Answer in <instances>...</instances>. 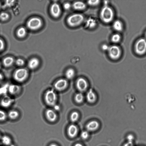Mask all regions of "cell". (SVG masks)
Returning a JSON list of instances; mask_svg holds the SVG:
<instances>
[{
  "label": "cell",
  "mask_w": 146,
  "mask_h": 146,
  "mask_svg": "<svg viewBox=\"0 0 146 146\" xmlns=\"http://www.w3.org/2000/svg\"><path fill=\"white\" fill-rule=\"evenodd\" d=\"M39 64L38 59L36 58H33L31 59L28 63V66L30 69L34 70L36 68Z\"/></svg>",
  "instance_id": "cell-17"
},
{
  "label": "cell",
  "mask_w": 146,
  "mask_h": 146,
  "mask_svg": "<svg viewBox=\"0 0 146 146\" xmlns=\"http://www.w3.org/2000/svg\"><path fill=\"white\" fill-rule=\"evenodd\" d=\"M15 62L16 65L19 66H23L24 64L25 63L24 60L21 58L17 59L16 60Z\"/></svg>",
  "instance_id": "cell-32"
},
{
  "label": "cell",
  "mask_w": 146,
  "mask_h": 146,
  "mask_svg": "<svg viewBox=\"0 0 146 146\" xmlns=\"http://www.w3.org/2000/svg\"><path fill=\"white\" fill-rule=\"evenodd\" d=\"M50 12L53 17L56 18L58 17L61 13V9L59 5L56 3L52 4L50 7Z\"/></svg>",
  "instance_id": "cell-10"
},
{
  "label": "cell",
  "mask_w": 146,
  "mask_h": 146,
  "mask_svg": "<svg viewBox=\"0 0 146 146\" xmlns=\"http://www.w3.org/2000/svg\"><path fill=\"white\" fill-rule=\"evenodd\" d=\"M86 98L89 103H92L95 101L96 97L92 90L90 89L86 95Z\"/></svg>",
  "instance_id": "cell-16"
},
{
  "label": "cell",
  "mask_w": 146,
  "mask_h": 146,
  "mask_svg": "<svg viewBox=\"0 0 146 146\" xmlns=\"http://www.w3.org/2000/svg\"><path fill=\"white\" fill-rule=\"evenodd\" d=\"M5 46L4 43L3 41L0 38V51L2 50Z\"/></svg>",
  "instance_id": "cell-36"
},
{
  "label": "cell",
  "mask_w": 146,
  "mask_h": 146,
  "mask_svg": "<svg viewBox=\"0 0 146 146\" xmlns=\"http://www.w3.org/2000/svg\"><path fill=\"white\" fill-rule=\"evenodd\" d=\"M3 75L0 73V83L3 80Z\"/></svg>",
  "instance_id": "cell-39"
},
{
  "label": "cell",
  "mask_w": 146,
  "mask_h": 146,
  "mask_svg": "<svg viewBox=\"0 0 146 146\" xmlns=\"http://www.w3.org/2000/svg\"><path fill=\"white\" fill-rule=\"evenodd\" d=\"M74 146H83L80 143H77Z\"/></svg>",
  "instance_id": "cell-40"
},
{
  "label": "cell",
  "mask_w": 146,
  "mask_h": 146,
  "mask_svg": "<svg viewBox=\"0 0 146 146\" xmlns=\"http://www.w3.org/2000/svg\"><path fill=\"white\" fill-rule=\"evenodd\" d=\"M145 37L146 38V33H145Z\"/></svg>",
  "instance_id": "cell-46"
},
{
  "label": "cell",
  "mask_w": 146,
  "mask_h": 146,
  "mask_svg": "<svg viewBox=\"0 0 146 146\" xmlns=\"http://www.w3.org/2000/svg\"><path fill=\"white\" fill-rule=\"evenodd\" d=\"M100 3L99 0H89L87 1L88 4L92 6H96L98 5Z\"/></svg>",
  "instance_id": "cell-31"
},
{
  "label": "cell",
  "mask_w": 146,
  "mask_h": 146,
  "mask_svg": "<svg viewBox=\"0 0 146 146\" xmlns=\"http://www.w3.org/2000/svg\"><path fill=\"white\" fill-rule=\"evenodd\" d=\"M78 132V128L74 124L69 126L67 130L68 135L71 138H73L76 136Z\"/></svg>",
  "instance_id": "cell-14"
},
{
  "label": "cell",
  "mask_w": 146,
  "mask_h": 146,
  "mask_svg": "<svg viewBox=\"0 0 146 146\" xmlns=\"http://www.w3.org/2000/svg\"><path fill=\"white\" fill-rule=\"evenodd\" d=\"M57 96L55 92L52 89L47 90L44 95V100L46 104L48 106H52L56 104Z\"/></svg>",
  "instance_id": "cell-4"
},
{
  "label": "cell",
  "mask_w": 146,
  "mask_h": 146,
  "mask_svg": "<svg viewBox=\"0 0 146 146\" xmlns=\"http://www.w3.org/2000/svg\"><path fill=\"white\" fill-rule=\"evenodd\" d=\"M42 24V21L40 19L37 17H33L28 21L27 26L29 29L35 30L40 28L41 27Z\"/></svg>",
  "instance_id": "cell-6"
},
{
  "label": "cell",
  "mask_w": 146,
  "mask_h": 146,
  "mask_svg": "<svg viewBox=\"0 0 146 146\" xmlns=\"http://www.w3.org/2000/svg\"><path fill=\"white\" fill-rule=\"evenodd\" d=\"M13 100L8 96H5L1 99L0 104L2 107L7 108L10 107L13 103Z\"/></svg>",
  "instance_id": "cell-12"
},
{
  "label": "cell",
  "mask_w": 146,
  "mask_h": 146,
  "mask_svg": "<svg viewBox=\"0 0 146 146\" xmlns=\"http://www.w3.org/2000/svg\"><path fill=\"white\" fill-rule=\"evenodd\" d=\"M89 136L88 132L87 131H83L81 134V137L83 139H86L88 138Z\"/></svg>",
  "instance_id": "cell-33"
},
{
  "label": "cell",
  "mask_w": 146,
  "mask_h": 146,
  "mask_svg": "<svg viewBox=\"0 0 146 146\" xmlns=\"http://www.w3.org/2000/svg\"><path fill=\"white\" fill-rule=\"evenodd\" d=\"M123 146H134L133 142L127 141L123 145Z\"/></svg>",
  "instance_id": "cell-37"
},
{
  "label": "cell",
  "mask_w": 146,
  "mask_h": 146,
  "mask_svg": "<svg viewBox=\"0 0 146 146\" xmlns=\"http://www.w3.org/2000/svg\"><path fill=\"white\" fill-rule=\"evenodd\" d=\"M100 17L103 22L106 23H109L113 18V11L111 8L108 5H104L100 11Z\"/></svg>",
  "instance_id": "cell-1"
},
{
  "label": "cell",
  "mask_w": 146,
  "mask_h": 146,
  "mask_svg": "<svg viewBox=\"0 0 146 146\" xmlns=\"http://www.w3.org/2000/svg\"><path fill=\"white\" fill-rule=\"evenodd\" d=\"M1 139L2 143L5 145H8L11 144V139L7 135L3 136Z\"/></svg>",
  "instance_id": "cell-26"
},
{
  "label": "cell",
  "mask_w": 146,
  "mask_h": 146,
  "mask_svg": "<svg viewBox=\"0 0 146 146\" xmlns=\"http://www.w3.org/2000/svg\"><path fill=\"white\" fill-rule=\"evenodd\" d=\"M72 6L74 9L77 10H84L86 8V4L84 2L80 1L74 2Z\"/></svg>",
  "instance_id": "cell-18"
},
{
  "label": "cell",
  "mask_w": 146,
  "mask_h": 146,
  "mask_svg": "<svg viewBox=\"0 0 146 146\" xmlns=\"http://www.w3.org/2000/svg\"><path fill=\"white\" fill-rule=\"evenodd\" d=\"M49 146H58L57 145L54 143H52L50 144Z\"/></svg>",
  "instance_id": "cell-41"
},
{
  "label": "cell",
  "mask_w": 146,
  "mask_h": 146,
  "mask_svg": "<svg viewBox=\"0 0 146 146\" xmlns=\"http://www.w3.org/2000/svg\"><path fill=\"white\" fill-rule=\"evenodd\" d=\"M21 90L19 86L15 84L10 85L8 87V91L9 93L12 95H16L18 94Z\"/></svg>",
  "instance_id": "cell-15"
},
{
  "label": "cell",
  "mask_w": 146,
  "mask_h": 146,
  "mask_svg": "<svg viewBox=\"0 0 146 146\" xmlns=\"http://www.w3.org/2000/svg\"><path fill=\"white\" fill-rule=\"evenodd\" d=\"M7 116L5 112L3 110H0V121H5L6 119Z\"/></svg>",
  "instance_id": "cell-30"
},
{
  "label": "cell",
  "mask_w": 146,
  "mask_h": 146,
  "mask_svg": "<svg viewBox=\"0 0 146 146\" xmlns=\"http://www.w3.org/2000/svg\"><path fill=\"white\" fill-rule=\"evenodd\" d=\"M110 58L113 60H117L120 56L121 50L119 46L115 45L110 46L108 50Z\"/></svg>",
  "instance_id": "cell-7"
},
{
  "label": "cell",
  "mask_w": 146,
  "mask_h": 146,
  "mask_svg": "<svg viewBox=\"0 0 146 146\" xmlns=\"http://www.w3.org/2000/svg\"><path fill=\"white\" fill-rule=\"evenodd\" d=\"M79 117L78 113L76 111H74L71 113L70 115V119L72 122H74L77 121Z\"/></svg>",
  "instance_id": "cell-27"
},
{
  "label": "cell",
  "mask_w": 146,
  "mask_h": 146,
  "mask_svg": "<svg viewBox=\"0 0 146 146\" xmlns=\"http://www.w3.org/2000/svg\"><path fill=\"white\" fill-rule=\"evenodd\" d=\"M84 16L80 13L72 14L67 18L66 22L68 25L71 27H77L80 25L84 21Z\"/></svg>",
  "instance_id": "cell-2"
},
{
  "label": "cell",
  "mask_w": 146,
  "mask_h": 146,
  "mask_svg": "<svg viewBox=\"0 0 146 146\" xmlns=\"http://www.w3.org/2000/svg\"><path fill=\"white\" fill-rule=\"evenodd\" d=\"M29 76L28 70L24 68L16 69L14 72L13 77L14 80L19 82H22L25 81Z\"/></svg>",
  "instance_id": "cell-3"
},
{
  "label": "cell",
  "mask_w": 146,
  "mask_h": 146,
  "mask_svg": "<svg viewBox=\"0 0 146 146\" xmlns=\"http://www.w3.org/2000/svg\"><path fill=\"white\" fill-rule=\"evenodd\" d=\"M84 99V96L81 92L77 93L75 96V100L77 103H81L83 101Z\"/></svg>",
  "instance_id": "cell-25"
},
{
  "label": "cell",
  "mask_w": 146,
  "mask_h": 146,
  "mask_svg": "<svg viewBox=\"0 0 146 146\" xmlns=\"http://www.w3.org/2000/svg\"><path fill=\"white\" fill-rule=\"evenodd\" d=\"M113 28L117 31H121L123 29V25L121 22L119 20L115 21L113 24Z\"/></svg>",
  "instance_id": "cell-21"
},
{
  "label": "cell",
  "mask_w": 146,
  "mask_h": 146,
  "mask_svg": "<svg viewBox=\"0 0 146 146\" xmlns=\"http://www.w3.org/2000/svg\"><path fill=\"white\" fill-rule=\"evenodd\" d=\"M14 62L13 58L10 56L5 58L3 60V65L5 67H8L12 65Z\"/></svg>",
  "instance_id": "cell-20"
},
{
  "label": "cell",
  "mask_w": 146,
  "mask_h": 146,
  "mask_svg": "<svg viewBox=\"0 0 146 146\" xmlns=\"http://www.w3.org/2000/svg\"><path fill=\"white\" fill-rule=\"evenodd\" d=\"M1 63H0V69L1 68Z\"/></svg>",
  "instance_id": "cell-43"
},
{
  "label": "cell",
  "mask_w": 146,
  "mask_h": 146,
  "mask_svg": "<svg viewBox=\"0 0 146 146\" xmlns=\"http://www.w3.org/2000/svg\"><path fill=\"white\" fill-rule=\"evenodd\" d=\"M11 146H15V145H11Z\"/></svg>",
  "instance_id": "cell-44"
},
{
  "label": "cell",
  "mask_w": 146,
  "mask_h": 146,
  "mask_svg": "<svg viewBox=\"0 0 146 146\" xmlns=\"http://www.w3.org/2000/svg\"><path fill=\"white\" fill-rule=\"evenodd\" d=\"M71 7V5L69 2H66L63 5L64 8L66 10L70 9Z\"/></svg>",
  "instance_id": "cell-34"
},
{
  "label": "cell",
  "mask_w": 146,
  "mask_h": 146,
  "mask_svg": "<svg viewBox=\"0 0 146 146\" xmlns=\"http://www.w3.org/2000/svg\"><path fill=\"white\" fill-rule=\"evenodd\" d=\"M45 115L47 120L50 122L55 121L57 118V115L55 111L50 109L46 110Z\"/></svg>",
  "instance_id": "cell-11"
},
{
  "label": "cell",
  "mask_w": 146,
  "mask_h": 146,
  "mask_svg": "<svg viewBox=\"0 0 146 146\" xmlns=\"http://www.w3.org/2000/svg\"><path fill=\"white\" fill-rule=\"evenodd\" d=\"M9 17L8 14L4 12H2L0 13V19L3 21L7 20Z\"/></svg>",
  "instance_id": "cell-29"
},
{
  "label": "cell",
  "mask_w": 146,
  "mask_h": 146,
  "mask_svg": "<svg viewBox=\"0 0 146 146\" xmlns=\"http://www.w3.org/2000/svg\"><path fill=\"white\" fill-rule=\"evenodd\" d=\"M75 71L72 68L68 69L65 73V76L66 78L69 79L72 78L75 75Z\"/></svg>",
  "instance_id": "cell-23"
},
{
  "label": "cell",
  "mask_w": 146,
  "mask_h": 146,
  "mask_svg": "<svg viewBox=\"0 0 146 146\" xmlns=\"http://www.w3.org/2000/svg\"><path fill=\"white\" fill-rule=\"evenodd\" d=\"M19 115V113L15 110L10 111L8 114L9 118L12 120H14L17 119Z\"/></svg>",
  "instance_id": "cell-22"
},
{
  "label": "cell",
  "mask_w": 146,
  "mask_h": 146,
  "mask_svg": "<svg viewBox=\"0 0 146 146\" xmlns=\"http://www.w3.org/2000/svg\"><path fill=\"white\" fill-rule=\"evenodd\" d=\"M135 51L136 53L141 55L146 52V40L141 38L138 40L135 45Z\"/></svg>",
  "instance_id": "cell-5"
},
{
  "label": "cell",
  "mask_w": 146,
  "mask_h": 146,
  "mask_svg": "<svg viewBox=\"0 0 146 146\" xmlns=\"http://www.w3.org/2000/svg\"><path fill=\"white\" fill-rule=\"evenodd\" d=\"M97 25L96 21L94 18H90L87 19L86 21V26L89 29H92L95 28Z\"/></svg>",
  "instance_id": "cell-19"
},
{
  "label": "cell",
  "mask_w": 146,
  "mask_h": 146,
  "mask_svg": "<svg viewBox=\"0 0 146 146\" xmlns=\"http://www.w3.org/2000/svg\"><path fill=\"white\" fill-rule=\"evenodd\" d=\"M76 85L77 89L80 92L86 90L88 86L87 82L85 79L82 78L77 79Z\"/></svg>",
  "instance_id": "cell-9"
},
{
  "label": "cell",
  "mask_w": 146,
  "mask_h": 146,
  "mask_svg": "<svg viewBox=\"0 0 146 146\" xmlns=\"http://www.w3.org/2000/svg\"><path fill=\"white\" fill-rule=\"evenodd\" d=\"M1 3H0V9H1Z\"/></svg>",
  "instance_id": "cell-42"
},
{
  "label": "cell",
  "mask_w": 146,
  "mask_h": 146,
  "mask_svg": "<svg viewBox=\"0 0 146 146\" xmlns=\"http://www.w3.org/2000/svg\"><path fill=\"white\" fill-rule=\"evenodd\" d=\"M127 141L133 142L134 139V136L131 134L128 135L127 137Z\"/></svg>",
  "instance_id": "cell-35"
},
{
  "label": "cell",
  "mask_w": 146,
  "mask_h": 146,
  "mask_svg": "<svg viewBox=\"0 0 146 146\" xmlns=\"http://www.w3.org/2000/svg\"><path fill=\"white\" fill-rule=\"evenodd\" d=\"M68 85L67 81L64 79H60L57 80L54 84V87L58 91H62L65 89Z\"/></svg>",
  "instance_id": "cell-8"
},
{
  "label": "cell",
  "mask_w": 146,
  "mask_h": 146,
  "mask_svg": "<svg viewBox=\"0 0 146 146\" xmlns=\"http://www.w3.org/2000/svg\"><path fill=\"white\" fill-rule=\"evenodd\" d=\"M109 46L107 44H104L102 46V50L104 51H108Z\"/></svg>",
  "instance_id": "cell-38"
},
{
  "label": "cell",
  "mask_w": 146,
  "mask_h": 146,
  "mask_svg": "<svg viewBox=\"0 0 146 146\" xmlns=\"http://www.w3.org/2000/svg\"><path fill=\"white\" fill-rule=\"evenodd\" d=\"M1 135L0 134V139H1Z\"/></svg>",
  "instance_id": "cell-45"
},
{
  "label": "cell",
  "mask_w": 146,
  "mask_h": 146,
  "mask_svg": "<svg viewBox=\"0 0 146 146\" xmlns=\"http://www.w3.org/2000/svg\"><path fill=\"white\" fill-rule=\"evenodd\" d=\"M120 36L119 34H115L112 36L111 39L113 42L117 43L120 41Z\"/></svg>",
  "instance_id": "cell-28"
},
{
  "label": "cell",
  "mask_w": 146,
  "mask_h": 146,
  "mask_svg": "<svg viewBox=\"0 0 146 146\" xmlns=\"http://www.w3.org/2000/svg\"><path fill=\"white\" fill-rule=\"evenodd\" d=\"M99 126V123L95 120L89 122L86 125V128L88 131H93L96 130Z\"/></svg>",
  "instance_id": "cell-13"
},
{
  "label": "cell",
  "mask_w": 146,
  "mask_h": 146,
  "mask_svg": "<svg viewBox=\"0 0 146 146\" xmlns=\"http://www.w3.org/2000/svg\"><path fill=\"white\" fill-rule=\"evenodd\" d=\"M27 31L25 28L21 27L19 28L17 32V35L19 38H23L26 35Z\"/></svg>",
  "instance_id": "cell-24"
}]
</instances>
